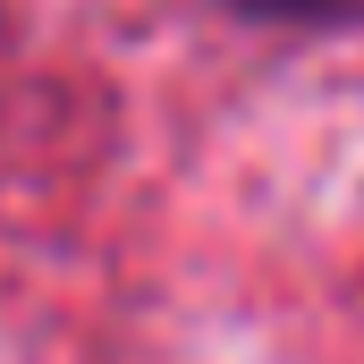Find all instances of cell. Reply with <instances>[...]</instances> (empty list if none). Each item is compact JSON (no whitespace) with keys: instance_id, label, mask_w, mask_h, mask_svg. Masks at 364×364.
<instances>
[{"instance_id":"obj_1","label":"cell","mask_w":364,"mask_h":364,"mask_svg":"<svg viewBox=\"0 0 364 364\" xmlns=\"http://www.w3.org/2000/svg\"><path fill=\"white\" fill-rule=\"evenodd\" d=\"M255 26H364V0H229Z\"/></svg>"}]
</instances>
